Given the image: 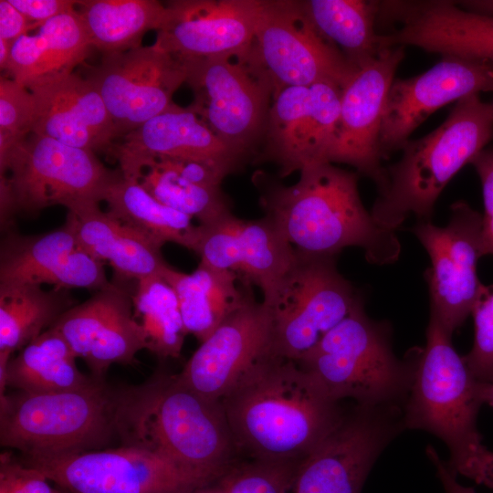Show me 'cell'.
Returning a JSON list of instances; mask_svg holds the SVG:
<instances>
[{
    "instance_id": "obj_49",
    "label": "cell",
    "mask_w": 493,
    "mask_h": 493,
    "mask_svg": "<svg viewBox=\"0 0 493 493\" xmlns=\"http://www.w3.org/2000/svg\"><path fill=\"white\" fill-rule=\"evenodd\" d=\"M485 404L493 407V379L490 383H487L485 392Z\"/></svg>"
},
{
    "instance_id": "obj_2",
    "label": "cell",
    "mask_w": 493,
    "mask_h": 493,
    "mask_svg": "<svg viewBox=\"0 0 493 493\" xmlns=\"http://www.w3.org/2000/svg\"><path fill=\"white\" fill-rule=\"evenodd\" d=\"M116 432L121 446L154 454L209 481L237 460L220 401L158 371L140 385L118 390Z\"/></svg>"
},
{
    "instance_id": "obj_37",
    "label": "cell",
    "mask_w": 493,
    "mask_h": 493,
    "mask_svg": "<svg viewBox=\"0 0 493 493\" xmlns=\"http://www.w3.org/2000/svg\"><path fill=\"white\" fill-rule=\"evenodd\" d=\"M301 461H238L215 481L226 493H288L293 489Z\"/></svg>"
},
{
    "instance_id": "obj_24",
    "label": "cell",
    "mask_w": 493,
    "mask_h": 493,
    "mask_svg": "<svg viewBox=\"0 0 493 493\" xmlns=\"http://www.w3.org/2000/svg\"><path fill=\"white\" fill-rule=\"evenodd\" d=\"M103 263L96 260L77 241L71 222L37 236L10 234L3 242L0 257V289L43 284L57 288L100 289L110 282Z\"/></svg>"
},
{
    "instance_id": "obj_36",
    "label": "cell",
    "mask_w": 493,
    "mask_h": 493,
    "mask_svg": "<svg viewBox=\"0 0 493 493\" xmlns=\"http://www.w3.org/2000/svg\"><path fill=\"white\" fill-rule=\"evenodd\" d=\"M139 182L156 200L197 219L201 226L214 225L232 214L221 187L194 184L161 162L149 163Z\"/></svg>"
},
{
    "instance_id": "obj_25",
    "label": "cell",
    "mask_w": 493,
    "mask_h": 493,
    "mask_svg": "<svg viewBox=\"0 0 493 493\" xmlns=\"http://www.w3.org/2000/svg\"><path fill=\"white\" fill-rule=\"evenodd\" d=\"M396 22L401 26L383 37L386 47L411 45L493 64V16L467 11L451 1H408Z\"/></svg>"
},
{
    "instance_id": "obj_7",
    "label": "cell",
    "mask_w": 493,
    "mask_h": 493,
    "mask_svg": "<svg viewBox=\"0 0 493 493\" xmlns=\"http://www.w3.org/2000/svg\"><path fill=\"white\" fill-rule=\"evenodd\" d=\"M1 224L18 213L34 215L52 205L71 210L100 203L119 172L95 152L30 133L0 162Z\"/></svg>"
},
{
    "instance_id": "obj_11",
    "label": "cell",
    "mask_w": 493,
    "mask_h": 493,
    "mask_svg": "<svg viewBox=\"0 0 493 493\" xmlns=\"http://www.w3.org/2000/svg\"><path fill=\"white\" fill-rule=\"evenodd\" d=\"M192 89L189 106L245 161L263 142L272 92L243 62L217 58L184 63Z\"/></svg>"
},
{
    "instance_id": "obj_14",
    "label": "cell",
    "mask_w": 493,
    "mask_h": 493,
    "mask_svg": "<svg viewBox=\"0 0 493 493\" xmlns=\"http://www.w3.org/2000/svg\"><path fill=\"white\" fill-rule=\"evenodd\" d=\"M396 405H359L305 457L294 493H360L380 453L404 425Z\"/></svg>"
},
{
    "instance_id": "obj_39",
    "label": "cell",
    "mask_w": 493,
    "mask_h": 493,
    "mask_svg": "<svg viewBox=\"0 0 493 493\" xmlns=\"http://www.w3.org/2000/svg\"><path fill=\"white\" fill-rule=\"evenodd\" d=\"M471 314L474 342L463 358L475 377L488 383L493 379V284L482 285Z\"/></svg>"
},
{
    "instance_id": "obj_34",
    "label": "cell",
    "mask_w": 493,
    "mask_h": 493,
    "mask_svg": "<svg viewBox=\"0 0 493 493\" xmlns=\"http://www.w3.org/2000/svg\"><path fill=\"white\" fill-rule=\"evenodd\" d=\"M63 288L26 285L0 289V352L13 354L49 329L70 307Z\"/></svg>"
},
{
    "instance_id": "obj_38",
    "label": "cell",
    "mask_w": 493,
    "mask_h": 493,
    "mask_svg": "<svg viewBox=\"0 0 493 493\" xmlns=\"http://www.w3.org/2000/svg\"><path fill=\"white\" fill-rule=\"evenodd\" d=\"M31 90L11 78L0 79V162L31 132L35 121Z\"/></svg>"
},
{
    "instance_id": "obj_17",
    "label": "cell",
    "mask_w": 493,
    "mask_h": 493,
    "mask_svg": "<svg viewBox=\"0 0 493 493\" xmlns=\"http://www.w3.org/2000/svg\"><path fill=\"white\" fill-rule=\"evenodd\" d=\"M493 91V64L442 56L427 71L394 79L387 94L379 135L382 158L401 150L411 133L447 103Z\"/></svg>"
},
{
    "instance_id": "obj_1",
    "label": "cell",
    "mask_w": 493,
    "mask_h": 493,
    "mask_svg": "<svg viewBox=\"0 0 493 493\" xmlns=\"http://www.w3.org/2000/svg\"><path fill=\"white\" fill-rule=\"evenodd\" d=\"M220 402L238 454L253 459L302 461L343 416L309 371L271 353Z\"/></svg>"
},
{
    "instance_id": "obj_45",
    "label": "cell",
    "mask_w": 493,
    "mask_h": 493,
    "mask_svg": "<svg viewBox=\"0 0 493 493\" xmlns=\"http://www.w3.org/2000/svg\"><path fill=\"white\" fill-rule=\"evenodd\" d=\"M427 455L434 464L436 475L446 493H477L473 488L466 487L457 481L456 475L447 462H444L433 447L427 448Z\"/></svg>"
},
{
    "instance_id": "obj_47",
    "label": "cell",
    "mask_w": 493,
    "mask_h": 493,
    "mask_svg": "<svg viewBox=\"0 0 493 493\" xmlns=\"http://www.w3.org/2000/svg\"><path fill=\"white\" fill-rule=\"evenodd\" d=\"M178 493H226V492L215 480L208 484L186 488Z\"/></svg>"
},
{
    "instance_id": "obj_19",
    "label": "cell",
    "mask_w": 493,
    "mask_h": 493,
    "mask_svg": "<svg viewBox=\"0 0 493 493\" xmlns=\"http://www.w3.org/2000/svg\"><path fill=\"white\" fill-rule=\"evenodd\" d=\"M51 327L100 381H106L112 364H132L139 351L148 350L145 331L134 316L132 294L121 283L112 281L73 305Z\"/></svg>"
},
{
    "instance_id": "obj_12",
    "label": "cell",
    "mask_w": 493,
    "mask_h": 493,
    "mask_svg": "<svg viewBox=\"0 0 493 493\" xmlns=\"http://www.w3.org/2000/svg\"><path fill=\"white\" fill-rule=\"evenodd\" d=\"M19 459L68 493H178L213 482L123 446Z\"/></svg>"
},
{
    "instance_id": "obj_28",
    "label": "cell",
    "mask_w": 493,
    "mask_h": 493,
    "mask_svg": "<svg viewBox=\"0 0 493 493\" xmlns=\"http://www.w3.org/2000/svg\"><path fill=\"white\" fill-rule=\"evenodd\" d=\"M92 48L74 9L45 22L34 35L17 38L11 46L5 71L12 79L33 89L73 74Z\"/></svg>"
},
{
    "instance_id": "obj_42",
    "label": "cell",
    "mask_w": 493,
    "mask_h": 493,
    "mask_svg": "<svg viewBox=\"0 0 493 493\" xmlns=\"http://www.w3.org/2000/svg\"><path fill=\"white\" fill-rule=\"evenodd\" d=\"M30 22L41 26L64 13L76 9V0H9Z\"/></svg>"
},
{
    "instance_id": "obj_10",
    "label": "cell",
    "mask_w": 493,
    "mask_h": 493,
    "mask_svg": "<svg viewBox=\"0 0 493 493\" xmlns=\"http://www.w3.org/2000/svg\"><path fill=\"white\" fill-rule=\"evenodd\" d=\"M359 297L335 258L298 252L271 298L262 301L272 319L270 353L299 361L349 315Z\"/></svg>"
},
{
    "instance_id": "obj_35",
    "label": "cell",
    "mask_w": 493,
    "mask_h": 493,
    "mask_svg": "<svg viewBox=\"0 0 493 493\" xmlns=\"http://www.w3.org/2000/svg\"><path fill=\"white\" fill-rule=\"evenodd\" d=\"M132 303L148 351L161 360L178 358L187 332L173 288L161 276L142 278L136 281Z\"/></svg>"
},
{
    "instance_id": "obj_15",
    "label": "cell",
    "mask_w": 493,
    "mask_h": 493,
    "mask_svg": "<svg viewBox=\"0 0 493 493\" xmlns=\"http://www.w3.org/2000/svg\"><path fill=\"white\" fill-rule=\"evenodd\" d=\"M100 92L122 138L169 108L186 80L183 62L156 47L102 55L88 77Z\"/></svg>"
},
{
    "instance_id": "obj_5",
    "label": "cell",
    "mask_w": 493,
    "mask_h": 493,
    "mask_svg": "<svg viewBox=\"0 0 493 493\" xmlns=\"http://www.w3.org/2000/svg\"><path fill=\"white\" fill-rule=\"evenodd\" d=\"M118 390L106 381L74 390L0 395V445L21 456L107 448L117 438Z\"/></svg>"
},
{
    "instance_id": "obj_26",
    "label": "cell",
    "mask_w": 493,
    "mask_h": 493,
    "mask_svg": "<svg viewBox=\"0 0 493 493\" xmlns=\"http://www.w3.org/2000/svg\"><path fill=\"white\" fill-rule=\"evenodd\" d=\"M29 90L36 105L31 133L93 152L109 151L118 139L105 103L89 78L73 73Z\"/></svg>"
},
{
    "instance_id": "obj_9",
    "label": "cell",
    "mask_w": 493,
    "mask_h": 493,
    "mask_svg": "<svg viewBox=\"0 0 493 493\" xmlns=\"http://www.w3.org/2000/svg\"><path fill=\"white\" fill-rule=\"evenodd\" d=\"M237 59L267 84L272 99L319 82L342 89L358 69L316 29L301 1L291 0H262L253 41Z\"/></svg>"
},
{
    "instance_id": "obj_30",
    "label": "cell",
    "mask_w": 493,
    "mask_h": 493,
    "mask_svg": "<svg viewBox=\"0 0 493 493\" xmlns=\"http://www.w3.org/2000/svg\"><path fill=\"white\" fill-rule=\"evenodd\" d=\"M77 356L58 331L50 327L0 368V395L5 388L31 393L79 389L100 381L84 374Z\"/></svg>"
},
{
    "instance_id": "obj_16",
    "label": "cell",
    "mask_w": 493,
    "mask_h": 493,
    "mask_svg": "<svg viewBox=\"0 0 493 493\" xmlns=\"http://www.w3.org/2000/svg\"><path fill=\"white\" fill-rule=\"evenodd\" d=\"M341 89L330 82H319L286 88L272 99L260 157L275 163L280 177L329 163Z\"/></svg>"
},
{
    "instance_id": "obj_18",
    "label": "cell",
    "mask_w": 493,
    "mask_h": 493,
    "mask_svg": "<svg viewBox=\"0 0 493 493\" xmlns=\"http://www.w3.org/2000/svg\"><path fill=\"white\" fill-rule=\"evenodd\" d=\"M154 45L183 63L242 57L249 48L262 0H173Z\"/></svg>"
},
{
    "instance_id": "obj_3",
    "label": "cell",
    "mask_w": 493,
    "mask_h": 493,
    "mask_svg": "<svg viewBox=\"0 0 493 493\" xmlns=\"http://www.w3.org/2000/svg\"><path fill=\"white\" fill-rule=\"evenodd\" d=\"M299 173L292 185H265L260 196L265 217L299 253L335 258L343 248L359 246L373 264L399 258L394 231L377 224L362 203L358 173L321 163Z\"/></svg>"
},
{
    "instance_id": "obj_27",
    "label": "cell",
    "mask_w": 493,
    "mask_h": 493,
    "mask_svg": "<svg viewBox=\"0 0 493 493\" xmlns=\"http://www.w3.org/2000/svg\"><path fill=\"white\" fill-rule=\"evenodd\" d=\"M100 203H87L68 210L79 247L114 270V282L123 283L161 276L168 266L162 246L100 209Z\"/></svg>"
},
{
    "instance_id": "obj_22",
    "label": "cell",
    "mask_w": 493,
    "mask_h": 493,
    "mask_svg": "<svg viewBox=\"0 0 493 493\" xmlns=\"http://www.w3.org/2000/svg\"><path fill=\"white\" fill-rule=\"evenodd\" d=\"M201 226L195 252L200 263L235 273L244 286L258 287L263 301L271 298L297 260V250L265 216L244 220L231 214L214 225Z\"/></svg>"
},
{
    "instance_id": "obj_50",
    "label": "cell",
    "mask_w": 493,
    "mask_h": 493,
    "mask_svg": "<svg viewBox=\"0 0 493 493\" xmlns=\"http://www.w3.org/2000/svg\"><path fill=\"white\" fill-rule=\"evenodd\" d=\"M490 105H491V107H492V110H493V100H492V102L490 103Z\"/></svg>"
},
{
    "instance_id": "obj_44",
    "label": "cell",
    "mask_w": 493,
    "mask_h": 493,
    "mask_svg": "<svg viewBox=\"0 0 493 493\" xmlns=\"http://www.w3.org/2000/svg\"><path fill=\"white\" fill-rule=\"evenodd\" d=\"M50 482L41 472L23 463L12 493H68L54 488Z\"/></svg>"
},
{
    "instance_id": "obj_4",
    "label": "cell",
    "mask_w": 493,
    "mask_h": 493,
    "mask_svg": "<svg viewBox=\"0 0 493 493\" xmlns=\"http://www.w3.org/2000/svg\"><path fill=\"white\" fill-rule=\"evenodd\" d=\"M493 137V110L478 94L458 100L446 120L427 135L407 141L402 157L384 168L385 182L371 215L395 231L411 215L430 220L447 183Z\"/></svg>"
},
{
    "instance_id": "obj_33",
    "label": "cell",
    "mask_w": 493,
    "mask_h": 493,
    "mask_svg": "<svg viewBox=\"0 0 493 493\" xmlns=\"http://www.w3.org/2000/svg\"><path fill=\"white\" fill-rule=\"evenodd\" d=\"M302 7L316 29L359 68L375 58L382 48L375 22L379 2L362 0H307Z\"/></svg>"
},
{
    "instance_id": "obj_31",
    "label": "cell",
    "mask_w": 493,
    "mask_h": 493,
    "mask_svg": "<svg viewBox=\"0 0 493 493\" xmlns=\"http://www.w3.org/2000/svg\"><path fill=\"white\" fill-rule=\"evenodd\" d=\"M102 201L107 203L111 215L159 246L173 242L196 252L202 226L156 200L139 181L125 178L119 172L105 189Z\"/></svg>"
},
{
    "instance_id": "obj_13",
    "label": "cell",
    "mask_w": 493,
    "mask_h": 493,
    "mask_svg": "<svg viewBox=\"0 0 493 493\" xmlns=\"http://www.w3.org/2000/svg\"><path fill=\"white\" fill-rule=\"evenodd\" d=\"M413 232L430 258L425 273L430 313L452 335L471 314L483 285L477 274V260L484 256L482 215L457 201L446 226L419 220Z\"/></svg>"
},
{
    "instance_id": "obj_46",
    "label": "cell",
    "mask_w": 493,
    "mask_h": 493,
    "mask_svg": "<svg viewBox=\"0 0 493 493\" xmlns=\"http://www.w3.org/2000/svg\"><path fill=\"white\" fill-rule=\"evenodd\" d=\"M466 4H461L463 9L483 16H490L493 14V1H467Z\"/></svg>"
},
{
    "instance_id": "obj_29",
    "label": "cell",
    "mask_w": 493,
    "mask_h": 493,
    "mask_svg": "<svg viewBox=\"0 0 493 493\" xmlns=\"http://www.w3.org/2000/svg\"><path fill=\"white\" fill-rule=\"evenodd\" d=\"M161 277L174 290L188 333L200 342L205 341L217 327L246 299L238 288L237 276L227 270L215 269L199 263L192 273L178 271L169 265Z\"/></svg>"
},
{
    "instance_id": "obj_43",
    "label": "cell",
    "mask_w": 493,
    "mask_h": 493,
    "mask_svg": "<svg viewBox=\"0 0 493 493\" xmlns=\"http://www.w3.org/2000/svg\"><path fill=\"white\" fill-rule=\"evenodd\" d=\"M36 26L9 0H0V38L13 44Z\"/></svg>"
},
{
    "instance_id": "obj_48",
    "label": "cell",
    "mask_w": 493,
    "mask_h": 493,
    "mask_svg": "<svg viewBox=\"0 0 493 493\" xmlns=\"http://www.w3.org/2000/svg\"><path fill=\"white\" fill-rule=\"evenodd\" d=\"M11 46V43L0 38V67L4 70H6L9 63Z\"/></svg>"
},
{
    "instance_id": "obj_8",
    "label": "cell",
    "mask_w": 493,
    "mask_h": 493,
    "mask_svg": "<svg viewBox=\"0 0 493 493\" xmlns=\"http://www.w3.org/2000/svg\"><path fill=\"white\" fill-rule=\"evenodd\" d=\"M451 338L430 313L426 344L414 366L404 423L436 435L454 456L482 442L477 417L485 404L487 383L471 372Z\"/></svg>"
},
{
    "instance_id": "obj_40",
    "label": "cell",
    "mask_w": 493,
    "mask_h": 493,
    "mask_svg": "<svg viewBox=\"0 0 493 493\" xmlns=\"http://www.w3.org/2000/svg\"><path fill=\"white\" fill-rule=\"evenodd\" d=\"M447 464L456 476L461 475L493 490V451L482 442L451 456Z\"/></svg>"
},
{
    "instance_id": "obj_21",
    "label": "cell",
    "mask_w": 493,
    "mask_h": 493,
    "mask_svg": "<svg viewBox=\"0 0 493 493\" xmlns=\"http://www.w3.org/2000/svg\"><path fill=\"white\" fill-rule=\"evenodd\" d=\"M272 319L251 290L187 361L179 380L197 393L220 401L261 358L270 353Z\"/></svg>"
},
{
    "instance_id": "obj_20",
    "label": "cell",
    "mask_w": 493,
    "mask_h": 493,
    "mask_svg": "<svg viewBox=\"0 0 493 493\" xmlns=\"http://www.w3.org/2000/svg\"><path fill=\"white\" fill-rule=\"evenodd\" d=\"M404 57V47L383 48L359 68L341 89L337 133L329 163L353 166L380 190L385 182L379 149L384 105L394 73Z\"/></svg>"
},
{
    "instance_id": "obj_6",
    "label": "cell",
    "mask_w": 493,
    "mask_h": 493,
    "mask_svg": "<svg viewBox=\"0 0 493 493\" xmlns=\"http://www.w3.org/2000/svg\"><path fill=\"white\" fill-rule=\"evenodd\" d=\"M336 402L396 405L408 396L414 367L400 362L385 325L368 318L360 296L349 315L298 361Z\"/></svg>"
},
{
    "instance_id": "obj_32",
    "label": "cell",
    "mask_w": 493,
    "mask_h": 493,
    "mask_svg": "<svg viewBox=\"0 0 493 493\" xmlns=\"http://www.w3.org/2000/svg\"><path fill=\"white\" fill-rule=\"evenodd\" d=\"M76 7L92 47L102 55L141 47L144 34L159 30L167 14L156 0H81Z\"/></svg>"
},
{
    "instance_id": "obj_41",
    "label": "cell",
    "mask_w": 493,
    "mask_h": 493,
    "mask_svg": "<svg viewBox=\"0 0 493 493\" xmlns=\"http://www.w3.org/2000/svg\"><path fill=\"white\" fill-rule=\"evenodd\" d=\"M470 163L482 185L485 208L482 216L483 255H493V149L481 151Z\"/></svg>"
},
{
    "instance_id": "obj_23",
    "label": "cell",
    "mask_w": 493,
    "mask_h": 493,
    "mask_svg": "<svg viewBox=\"0 0 493 493\" xmlns=\"http://www.w3.org/2000/svg\"><path fill=\"white\" fill-rule=\"evenodd\" d=\"M125 178L139 181L160 159L215 163L236 172L245 160L225 144L190 108L174 102L114 143L109 150Z\"/></svg>"
}]
</instances>
